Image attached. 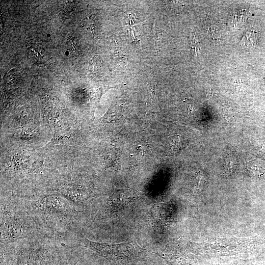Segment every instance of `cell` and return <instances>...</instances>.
Instances as JSON below:
<instances>
[{
    "label": "cell",
    "instance_id": "obj_3",
    "mask_svg": "<svg viewBox=\"0 0 265 265\" xmlns=\"http://www.w3.org/2000/svg\"><path fill=\"white\" fill-rule=\"evenodd\" d=\"M40 236H44L26 211L21 201L1 198L0 245H7Z\"/></svg>",
    "mask_w": 265,
    "mask_h": 265
},
{
    "label": "cell",
    "instance_id": "obj_5",
    "mask_svg": "<svg viewBox=\"0 0 265 265\" xmlns=\"http://www.w3.org/2000/svg\"><path fill=\"white\" fill-rule=\"evenodd\" d=\"M55 190L59 194L83 208L91 196L93 186L89 181L79 178L66 181Z\"/></svg>",
    "mask_w": 265,
    "mask_h": 265
},
{
    "label": "cell",
    "instance_id": "obj_4",
    "mask_svg": "<svg viewBox=\"0 0 265 265\" xmlns=\"http://www.w3.org/2000/svg\"><path fill=\"white\" fill-rule=\"evenodd\" d=\"M78 239L77 244H64V245L69 248L82 247L89 249L107 259L109 262L117 265L132 262L136 259L143 250L135 242L109 244L91 240L85 237Z\"/></svg>",
    "mask_w": 265,
    "mask_h": 265
},
{
    "label": "cell",
    "instance_id": "obj_6",
    "mask_svg": "<svg viewBox=\"0 0 265 265\" xmlns=\"http://www.w3.org/2000/svg\"><path fill=\"white\" fill-rule=\"evenodd\" d=\"M54 265H76L79 261L77 254L72 250L73 248L65 247L63 244Z\"/></svg>",
    "mask_w": 265,
    "mask_h": 265
},
{
    "label": "cell",
    "instance_id": "obj_7",
    "mask_svg": "<svg viewBox=\"0 0 265 265\" xmlns=\"http://www.w3.org/2000/svg\"><path fill=\"white\" fill-rule=\"evenodd\" d=\"M161 256L170 265H197L193 260L181 256L163 254Z\"/></svg>",
    "mask_w": 265,
    "mask_h": 265
},
{
    "label": "cell",
    "instance_id": "obj_2",
    "mask_svg": "<svg viewBox=\"0 0 265 265\" xmlns=\"http://www.w3.org/2000/svg\"><path fill=\"white\" fill-rule=\"evenodd\" d=\"M62 248V243L40 236L0 245V259L10 265H54Z\"/></svg>",
    "mask_w": 265,
    "mask_h": 265
},
{
    "label": "cell",
    "instance_id": "obj_8",
    "mask_svg": "<svg viewBox=\"0 0 265 265\" xmlns=\"http://www.w3.org/2000/svg\"><path fill=\"white\" fill-rule=\"evenodd\" d=\"M257 34L255 30H249L242 37L241 45L242 48L254 47L256 42Z\"/></svg>",
    "mask_w": 265,
    "mask_h": 265
},
{
    "label": "cell",
    "instance_id": "obj_10",
    "mask_svg": "<svg viewBox=\"0 0 265 265\" xmlns=\"http://www.w3.org/2000/svg\"><path fill=\"white\" fill-rule=\"evenodd\" d=\"M231 163V162H229L227 164L226 170L229 172H231V171L232 170V164Z\"/></svg>",
    "mask_w": 265,
    "mask_h": 265
},
{
    "label": "cell",
    "instance_id": "obj_9",
    "mask_svg": "<svg viewBox=\"0 0 265 265\" xmlns=\"http://www.w3.org/2000/svg\"><path fill=\"white\" fill-rule=\"evenodd\" d=\"M251 170L256 176L258 177L263 175L265 172L264 169L256 166H252Z\"/></svg>",
    "mask_w": 265,
    "mask_h": 265
},
{
    "label": "cell",
    "instance_id": "obj_1",
    "mask_svg": "<svg viewBox=\"0 0 265 265\" xmlns=\"http://www.w3.org/2000/svg\"><path fill=\"white\" fill-rule=\"evenodd\" d=\"M21 202L43 236L57 240L77 233L82 207L63 196L51 194Z\"/></svg>",
    "mask_w": 265,
    "mask_h": 265
},
{
    "label": "cell",
    "instance_id": "obj_11",
    "mask_svg": "<svg viewBox=\"0 0 265 265\" xmlns=\"http://www.w3.org/2000/svg\"><path fill=\"white\" fill-rule=\"evenodd\" d=\"M0 265H10L6 260L0 259Z\"/></svg>",
    "mask_w": 265,
    "mask_h": 265
}]
</instances>
